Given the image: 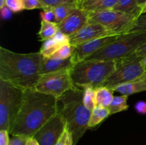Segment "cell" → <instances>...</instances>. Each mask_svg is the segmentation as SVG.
<instances>
[{
  "label": "cell",
  "mask_w": 146,
  "mask_h": 145,
  "mask_svg": "<svg viewBox=\"0 0 146 145\" xmlns=\"http://www.w3.org/2000/svg\"><path fill=\"white\" fill-rule=\"evenodd\" d=\"M58 112V100L35 89L24 90L22 103L10 134L31 137Z\"/></svg>",
  "instance_id": "cell-1"
},
{
  "label": "cell",
  "mask_w": 146,
  "mask_h": 145,
  "mask_svg": "<svg viewBox=\"0 0 146 145\" xmlns=\"http://www.w3.org/2000/svg\"><path fill=\"white\" fill-rule=\"evenodd\" d=\"M39 51L19 53L0 47V80L22 90L35 89L41 77Z\"/></svg>",
  "instance_id": "cell-2"
},
{
  "label": "cell",
  "mask_w": 146,
  "mask_h": 145,
  "mask_svg": "<svg viewBox=\"0 0 146 145\" xmlns=\"http://www.w3.org/2000/svg\"><path fill=\"white\" fill-rule=\"evenodd\" d=\"M84 89L77 88L68 91L57 99L58 111L62 115L76 145L89 129L91 110L85 106L83 101Z\"/></svg>",
  "instance_id": "cell-3"
},
{
  "label": "cell",
  "mask_w": 146,
  "mask_h": 145,
  "mask_svg": "<svg viewBox=\"0 0 146 145\" xmlns=\"http://www.w3.org/2000/svg\"><path fill=\"white\" fill-rule=\"evenodd\" d=\"M116 68L115 61L86 59L74 64L70 68V74L73 82L78 88H96L103 86Z\"/></svg>",
  "instance_id": "cell-4"
},
{
  "label": "cell",
  "mask_w": 146,
  "mask_h": 145,
  "mask_svg": "<svg viewBox=\"0 0 146 145\" xmlns=\"http://www.w3.org/2000/svg\"><path fill=\"white\" fill-rule=\"evenodd\" d=\"M145 42L146 31L122 34L87 59L117 62L133 53Z\"/></svg>",
  "instance_id": "cell-5"
},
{
  "label": "cell",
  "mask_w": 146,
  "mask_h": 145,
  "mask_svg": "<svg viewBox=\"0 0 146 145\" xmlns=\"http://www.w3.org/2000/svg\"><path fill=\"white\" fill-rule=\"evenodd\" d=\"M24 90L0 80V130L11 132L22 103Z\"/></svg>",
  "instance_id": "cell-6"
},
{
  "label": "cell",
  "mask_w": 146,
  "mask_h": 145,
  "mask_svg": "<svg viewBox=\"0 0 146 145\" xmlns=\"http://www.w3.org/2000/svg\"><path fill=\"white\" fill-rule=\"evenodd\" d=\"M138 17L108 9L98 12H89L88 22L98 23L105 26L113 35L119 36L130 33Z\"/></svg>",
  "instance_id": "cell-7"
},
{
  "label": "cell",
  "mask_w": 146,
  "mask_h": 145,
  "mask_svg": "<svg viewBox=\"0 0 146 145\" xmlns=\"http://www.w3.org/2000/svg\"><path fill=\"white\" fill-rule=\"evenodd\" d=\"M76 86L71 79L70 69H63L55 72L42 74L35 87L36 90L52 95L58 99Z\"/></svg>",
  "instance_id": "cell-8"
},
{
  "label": "cell",
  "mask_w": 146,
  "mask_h": 145,
  "mask_svg": "<svg viewBox=\"0 0 146 145\" xmlns=\"http://www.w3.org/2000/svg\"><path fill=\"white\" fill-rule=\"evenodd\" d=\"M145 73V68L141 61L120 65L106 80L103 86L114 90L119 85L138 79Z\"/></svg>",
  "instance_id": "cell-9"
},
{
  "label": "cell",
  "mask_w": 146,
  "mask_h": 145,
  "mask_svg": "<svg viewBox=\"0 0 146 145\" xmlns=\"http://www.w3.org/2000/svg\"><path fill=\"white\" fill-rule=\"evenodd\" d=\"M66 127V122L62 115L58 111L34 134V137L38 141L40 145H55Z\"/></svg>",
  "instance_id": "cell-10"
},
{
  "label": "cell",
  "mask_w": 146,
  "mask_h": 145,
  "mask_svg": "<svg viewBox=\"0 0 146 145\" xmlns=\"http://www.w3.org/2000/svg\"><path fill=\"white\" fill-rule=\"evenodd\" d=\"M118 37V36L103 37V38H97V39L84 43L76 46H73L74 51L71 55V58H72L74 65L88 58L90 56L100 51L101 48H104L115 41Z\"/></svg>",
  "instance_id": "cell-11"
},
{
  "label": "cell",
  "mask_w": 146,
  "mask_h": 145,
  "mask_svg": "<svg viewBox=\"0 0 146 145\" xmlns=\"http://www.w3.org/2000/svg\"><path fill=\"white\" fill-rule=\"evenodd\" d=\"M110 36H115L98 23L88 22L76 34L70 36V45L76 46L84 43Z\"/></svg>",
  "instance_id": "cell-12"
},
{
  "label": "cell",
  "mask_w": 146,
  "mask_h": 145,
  "mask_svg": "<svg viewBox=\"0 0 146 145\" xmlns=\"http://www.w3.org/2000/svg\"><path fill=\"white\" fill-rule=\"evenodd\" d=\"M89 21V12L81 7L75 9L65 19L58 24L59 31L68 36L74 35Z\"/></svg>",
  "instance_id": "cell-13"
},
{
  "label": "cell",
  "mask_w": 146,
  "mask_h": 145,
  "mask_svg": "<svg viewBox=\"0 0 146 145\" xmlns=\"http://www.w3.org/2000/svg\"><path fill=\"white\" fill-rule=\"evenodd\" d=\"M73 65L74 63L71 57L67 59L43 57L41 65V74L42 75L63 69H70Z\"/></svg>",
  "instance_id": "cell-14"
},
{
  "label": "cell",
  "mask_w": 146,
  "mask_h": 145,
  "mask_svg": "<svg viewBox=\"0 0 146 145\" xmlns=\"http://www.w3.org/2000/svg\"><path fill=\"white\" fill-rule=\"evenodd\" d=\"M113 90L126 96L138 92H146V73L135 80L116 87Z\"/></svg>",
  "instance_id": "cell-15"
},
{
  "label": "cell",
  "mask_w": 146,
  "mask_h": 145,
  "mask_svg": "<svg viewBox=\"0 0 146 145\" xmlns=\"http://www.w3.org/2000/svg\"><path fill=\"white\" fill-rule=\"evenodd\" d=\"M118 0H91L79 1V7L88 12H98L113 9Z\"/></svg>",
  "instance_id": "cell-16"
},
{
  "label": "cell",
  "mask_w": 146,
  "mask_h": 145,
  "mask_svg": "<svg viewBox=\"0 0 146 145\" xmlns=\"http://www.w3.org/2000/svg\"><path fill=\"white\" fill-rule=\"evenodd\" d=\"M113 9L138 17L141 15L142 7L138 4L137 0H118Z\"/></svg>",
  "instance_id": "cell-17"
},
{
  "label": "cell",
  "mask_w": 146,
  "mask_h": 145,
  "mask_svg": "<svg viewBox=\"0 0 146 145\" xmlns=\"http://www.w3.org/2000/svg\"><path fill=\"white\" fill-rule=\"evenodd\" d=\"M79 7V0H74L73 1L65 3L59 6L53 8L54 15H55V21L54 22L59 24L64 19H65L75 9Z\"/></svg>",
  "instance_id": "cell-18"
},
{
  "label": "cell",
  "mask_w": 146,
  "mask_h": 145,
  "mask_svg": "<svg viewBox=\"0 0 146 145\" xmlns=\"http://www.w3.org/2000/svg\"><path fill=\"white\" fill-rule=\"evenodd\" d=\"M113 90L105 86H101L95 88L96 102V105L108 107L113 98Z\"/></svg>",
  "instance_id": "cell-19"
},
{
  "label": "cell",
  "mask_w": 146,
  "mask_h": 145,
  "mask_svg": "<svg viewBox=\"0 0 146 145\" xmlns=\"http://www.w3.org/2000/svg\"><path fill=\"white\" fill-rule=\"evenodd\" d=\"M110 115H111V112L108 107L96 105L94 109L91 111V117H90L89 123H88L89 129L96 127Z\"/></svg>",
  "instance_id": "cell-20"
},
{
  "label": "cell",
  "mask_w": 146,
  "mask_h": 145,
  "mask_svg": "<svg viewBox=\"0 0 146 145\" xmlns=\"http://www.w3.org/2000/svg\"><path fill=\"white\" fill-rule=\"evenodd\" d=\"M59 31L58 24L52 21H47L41 20V27L38 32V36L40 40L44 41L48 38H53Z\"/></svg>",
  "instance_id": "cell-21"
},
{
  "label": "cell",
  "mask_w": 146,
  "mask_h": 145,
  "mask_svg": "<svg viewBox=\"0 0 146 145\" xmlns=\"http://www.w3.org/2000/svg\"><path fill=\"white\" fill-rule=\"evenodd\" d=\"M128 96L123 95L120 96H114L108 107L111 115L127 110L129 107L128 105Z\"/></svg>",
  "instance_id": "cell-22"
},
{
  "label": "cell",
  "mask_w": 146,
  "mask_h": 145,
  "mask_svg": "<svg viewBox=\"0 0 146 145\" xmlns=\"http://www.w3.org/2000/svg\"><path fill=\"white\" fill-rule=\"evenodd\" d=\"M146 57V42L144 43L141 47L138 48L131 55H128V56L125 57V58H123V59L120 60V61H117V67L120 66V65H125V64L131 63L135 62V61H141L144 58Z\"/></svg>",
  "instance_id": "cell-23"
},
{
  "label": "cell",
  "mask_w": 146,
  "mask_h": 145,
  "mask_svg": "<svg viewBox=\"0 0 146 145\" xmlns=\"http://www.w3.org/2000/svg\"><path fill=\"white\" fill-rule=\"evenodd\" d=\"M61 47L58 45L54 38H48L43 41V44L40 48L39 53L43 57L45 58H50Z\"/></svg>",
  "instance_id": "cell-24"
},
{
  "label": "cell",
  "mask_w": 146,
  "mask_h": 145,
  "mask_svg": "<svg viewBox=\"0 0 146 145\" xmlns=\"http://www.w3.org/2000/svg\"><path fill=\"white\" fill-rule=\"evenodd\" d=\"M83 101L88 109L92 111L96 106V92L95 88L93 87H88L84 89V95H83Z\"/></svg>",
  "instance_id": "cell-25"
},
{
  "label": "cell",
  "mask_w": 146,
  "mask_h": 145,
  "mask_svg": "<svg viewBox=\"0 0 146 145\" xmlns=\"http://www.w3.org/2000/svg\"><path fill=\"white\" fill-rule=\"evenodd\" d=\"M74 51V47L71 45H64L59 48V49L50 58L67 59L71 58Z\"/></svg>",
  "instance_id": "cell-26"
},
{
  "label": "cell",
  "mask_w": 146,
  "mask_h": 145,
  "mask_svg": "<svg viewBox=\"0 0 146 145\" xmlns=\"http://www.w3.org/2000/svg\"><path fill=\"white\" fill-rule=\"evenodd\" d=\"M55 145H74L73 134L67 125Z\"/></svg>",
  "instance_id": "cell-27"
},
{
  "label": "cell",
  "mask_w": 146,
  "mask_h": 145,
  "mask_svg": "<svg viewBox=\"0 0 146 145\" xmlns=\"http://www.w3.org/2000/svg\"><path fill=\"white\" fill-rule=\"evenodd\" d=\"M5 6L9 8L13 13H18L25 9L24 0H6Z\"/></svg>",
  "instance_id": "cell-28"
},
{
  "label": "cell",
  "mask_w": 146,
  "mask_h": 145,
  "mask_svg": "<svg viewBox=\"0 0 146 145\" xmlns=\"http://www.w3.org/2000/svg\"><path fill=\"white\" fill-rule=\"evenodd\" d=\"M139 31H146V13L141 14L138 17L130 33L139 32Z\"/></svg>",
  "instance_id": "cell-29"
},
{
  "label": "cell",
  "mask_w": 146,
  "mask_h": 145,
  "mask_svg": "<svg viewBox=\"0 0 146 145\" xmlns=\"http://www.w3.org/2000/svg\"><path fill=\"white\" fill-rule=\"evenodd\" d=\"M53 38L56 42L61 46L64 45H70V36L61 32V31H58Z\"/></svg>",
  "instance_id": "cell-30"
},
{
  "label": "cell",
  "mask_w": 146,
  "mask_h": 145,
  "mask_svg": "<svg viewBox=\"0 0 146 145\" xmlns=\"http://www.w3.org/2000/svg\"><path fill=\"white\" fill-rule=\"evenodd\" d=\"M73 1H74V0H40L41 4L44 6V9L54 8V7H57V6H59L61 4Z\"/></svg>",
  "instance_id": "cell-31"
},
{
  "label": "cell",
  "mask_w": 146,
  "mask_h": 145,
  "mask_svg": "<svg viewBox=\"0 0 146 145\" xmlns=\"http://www.w3.org/2000/svg\"><path fill=\"white\" fill-rule=\"evenodd\" d=\"M24 8L27 10H33L36 9H42L44 7L40 0H24Z\"/></svg>",
  "instance_id": "cell-32"
},
{
  "label": "cell",
  "mask_w": 146,
  "mask_h": 145,
  "mask_svg": "<svg viewBox=\"0 0 146 145\" xmlns=\"http://www.w3.org/2000/svg\"><path fill=\"white\" fill-rule=\"evenodd\" d=\"M40 16H41V20H44V21H52V22H54V21H55V15H54L53 8L44 9L41 12Z\"/></svg>",
  "instance_id": "cell-33"
},
{
  "label": "cell",
  "mask_w": 146,
  "mask_h": 145,
  "mask_svg": "<svg viewBox=\"0 0 146 145\" xmlns=\"http://www.w3.org/2000/svg\"><path fill=\"white\" fill-rule=\"evenodd\" d=\"M27 137L21 136H13V137L10 139L9 144V145H26Z\"/></svg>",
  "instance_id": "cell-34"
},
{
  "label": "cell",
  "mask_w": 146,
  "mask_h": 145,
  "mask_svg": "<svg viewBox=\"0 0 146 145\" xmlns=\"http://www.w3.org/2000/svg\"><path fill=\"white\" fill-rule=\"evenodd\" d=\"M9 134L7 130H0V145L9 144Z\"/></svg>",
  "instance_id": "cell-35"
},
{
  "label": "cell",
  "mask_w": 146,
  "mask_h": 145,
  "mask_svg": "<svg viewBox=\"0 0 146 145\" xmlns=\"http://www.w3.org/2000/svg\"><path fill=\"white\" fill-rule=\"evenodd\" d=\"M0 11H1V17L2 19L8 20L12 16V11L7 6H4V7L0 9Z\"/></svg>",
  "instance_id": "cell-36"
},
{
  "label": "cell",
  "mask_w": 146,
  "mask_h": 145,
  "mask_svg": "<svg viewBox=\"0 0 146 145\" xmlns=\"http://www.w3.org/2000/svg\"><path fill=\"white\" fill-rule=\"evenodd\" d=\"M135 109L141 115H146V102L139 101L135 105Z\"/></svg>",
  "instance_id": "cell-37"
},
{
  "label": "cell",
  "mask_w": 146,
  "mask_h": 145,
  "mask_svg": "<svg viewBox=\"0 0 146 145\" xmlns=\"http://www.w3.org/2000/svg\"><path fill=\"white\" fill-rule=\"evenodd\" d=\"M26 145H40V144L34 136H31V137H28L27 139Z\"/></svg>",
  "instance_id": "cell-38"
},
{
  "label": "cell",
  "mask_w": 146,
  "mask_h": 145,
  "mask_svg": "<svg viewBox=\"0 0 146 145\" xmlns=\"http://www.w3.org/2000/svg\"><path fill=\"white\" fill-rule=\"evenodd\" d=\"M137 1H138V4H139L140 6L143 7V4L146 2V0H137Z\"/></svg>",
  "instance_id": "cell-39"
},
{
  "label": "cell",
  "mask_w": 146,
  "mask_h": 145,
  "mask_svg": "<svg viewBox=\"0 0 146 145\" xmlns=\"http://www.w3.org/2000/svg\"><path fill=\"white\" fill-rule=\"evenodd\" d=\"M145 13H146V2L142 7V11H141V14H145Z\"/></svg>",
  "instance_id": "cell-40"
},
{
  "label": "cell",
  "mask_w": 146,
  "mask_h": 145,
  "mask_svg": "<svg viewBox=\"0 0 146 145\" xmlns=\"http://www.w3.org/2000/svg\"><path fill=\"white\" fill-rule=\"evenodd\" d=\"M6 0H0V9L4 7L5 6Z\"/></svg>",
  "instance_id": "cell-41"
},
{
  "label": "cell",
  "mask_w": 146,
  "mask_h": 145,
  "mask_svg": "<svg viewBox=\"0 0 146 145\" xmlns=\"http://www.w3.org/2000/svg\"><path fill=\"white\" fill-rule=\"evenodd\" d=\"M141 61H142V62H143V63L144 66H145V70H146V57H145V58H144L143 59H142V60H141Z\"/></svg>",
  "instance_id": "cell-42"
},
{
  "label": "cell",
  "mask_w": 146,
  "mask_h": 145,
  "mask_svg": "<svg viewBox=\"0 0 146 145\" xmlns=\"http://www.w3.org/2000/svg\"><path fill=\"white\" fill-rule=\"evenodd\" d=\"M80 1H91V0H79Z\"/></svg>",
  "instance_id": "cell-43"
}]
</instances>
